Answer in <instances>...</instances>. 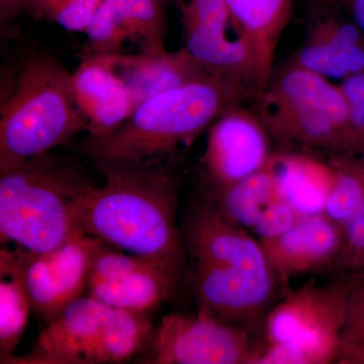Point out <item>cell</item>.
Here are the masks:
<instances>
[{
	"instance_id": "cell-1",
	"label": "cell",
	"mask_w": 364,
	"mask_h": 364,
	"mask_svg": "<svg viewBox=\"0 0 364 364\" xmlns=\"http://www.w3.org/2000/svg\"><path fill=\"white\" fill-rule=\"evenodd\" d=\"M92 162L105 182L79 198V231L152 261L183 289L191 286L188 253L177 222L181 163Z\"/></svg>"
},
{
	"instance_id": "cell-2",
	"label": "cell",
	"mask_w": 364,
	"mask_h": 364,
	"mask_svg": "<svg viewBox=\"0 0 364 364\" xmlns=\"http://www.w3.org/2000/svg\"><path fill=\"white\" fill-rule=\"evenodd\" d=\"M254 97L239 81L208 73L146 100L109 135L86 136L81 150L92 161L181 163L184 151L218 117Z\"/></svg>"
},
{
	"instance_id": "cell-3",
	"label": "cell",
	"mask_w": 364,
	"mask_h": 364,
	"mask_svg": "<svg viewBox=\"0 0 364 364\" xmlns=\"http://www.w3.org/2000/svg\"><path fill=\"white\" fill-rule=\"evenodd\" d=\"M0 105V172L48 154L86 132L73 73L50 55L25 60Z\"/></svg>"
},
{
	"instance_id": "cell-4",
	"label": "cell",
	"mask_w": 364,
	"mask_h": 364,
	"mask_svg": "<svg viewBox=\"0 0 364 364\" xmlns=\"http://www.w3.org/2000/svg\"><path fill=\"white\" fill-rule=\"evenodd\" d=\"M95 184L85 172L50 153L0 172V236L33 253L58 247L74 235L77 202Z\"/></svg>"
},
{
	"instance_id": "cell-5",
	"label": "cell",
	"mask_w": 364,
	"mask_h": 364,
	"mask_svg": "<svg viewBox=\"0 0 364 364\" xmlns=\"http://www.w3.org/2000/svg\"><path fill=\"white\" fill-rule=\"evenodd\" d=\"M279 149L344 153L350 138L348 107L331 79L287 61L274 67L253 100Z\"/></svg>"
},
{
	"instance_id": "cell-6",
	"label": "cell",
	"mask_w": 364,
	"mask_h": 364,
	"mask_svg": "<svg viewBox=\"0 0 364 364\" xmlns=\"http://www.w3.org/2000/svg\"><path fill=\"white\" fill-rule=\"evenodd\" d=\"M152 329L147 314L85 294L46 326L28 353L11 356L6 364L126 363L140 353Z\"/></svg>"
},
{
	"instance_id": "cell-7",
	"label": "cell",
	"mask_w": 364,
	"mask_h": 364,
	"mask_svg": "<svg viewBox=\"0 0 364 364\" xmlns=\"http://www.w3.org/2000/svg\"><path fill=\"white\" fill-rule=\"evenodd\" d=\"M261 335L205 317L172 313L153 328L134 359L141 364H257Z\"/></svg>"
},
{
	"instance_id": "cell-8",
	"label": "cell",
	"mask_w": 364,
	"mask_h": 364,
	"mask_svg": "<svg viewBox=\"0 0 364 364\" xmlns=\"http://www.w3.org/2000/svg\"><path fill=\"white\" fill-rule=\"evenodd\" d=\"M207 132L198 172L202 195H219L265 168L274 151L267 127L245 104L230 107Z\"/></svg>"
},
{
	"instance_id": "cell-9",
	"label": "cell",
	"mask_w": 364,
	"mask_h": 364,
	"mask_svg": "<svg viewBox=\"0 0 364 364\" xmlns=\"http://www.w3.org/2000/svg\"><path fill=\"white\" fill-rule=\"evenodd\" d=\"M181 232L188 260L231 268L282 291L261 242L208 196H200L189 208Z\"/></svg>"
},
{
	"instance_id": "cell-10",
	"label": "cell",
	"mask_w": 364,
	"mask_h": 364,
	"mask_svg": "<svg viewBox=\"0 0 364 364\" xmlns=\"http://www.w3.org/2000/svg\"><path fill=\"white\" fill-rule=\"evenodd\" d=\"M178 11L186 50L210 73L235 79L258 95L252 50L225 0H170Z\"/></svg>"
},
{
	"instance_id": "cell-11",
	"label": "cell",
	"mask_w": 364,
	"mask_h": 364,
	"mask_svg": "<svg viewBox=\"0 0 364 364\" xmlns=\"http://www.w3.org/2000/svg\"><path fill=\"white\" fill-rule=\"evenodd\" d=\"M350 284V274H347L327 286L309 282L296 291H287L265 318V344L299 342L338 353Z\"/></svg>"
},
{
	"instance_id": "cell-12",
	"label": "cell",
	"mask_w": 364,
	"mask_h": 364,
	"mask_svg": "<svg viewBox=\"0 0 364 364\" xmlns=\"http://www.w3.org/2000/svg\"><path fill=\"white\" fill-rule=\"evenodd\" d=\"M183 289L162 268L102 240L91 259L86 294L121 310L149 312Z\"/></svg>"
},
{
	"instance_id": "cell-13",
	"label": "cell",
	"mask_w": 364,
	"mask_h": 364,
	"mask_svg": "<svg viewBox=\"0 0 364 364\" xmlns=\"http://www.w3.org/2000/svg\"><path fill=\"white\" fill-rule=\"evenodd\" d=\"M100 242L97 237L78 233L48 252L26 250V287L33 312L46 324L85 296L91 259Z\"/></svg>"
},
{
	"instance_id": "cell-14",
	"label": "cell",
	"mask_w": 364,
	"mask_h": 364,
	"mask_svg": "<svg viewBox=\"0 0 364 364\" xmlns=\"http://www.w3.org/2000/svg\"><path fill=\"white\" fill-rule=\"evenodd\" d=\"M304 39L289 61L331 80L364 72V32L330 0H312Z\"/></svg>"
},
{
	"instance_id": "cell-15",
	"label": "cell",
	"mask_w": 364,
	"mask_h": 364,
	"mask_svg": "<svg viewBox=\"0 0 364 364\" xmlns=\"http://www.w3.org/2000/svg\"><path fill=\"white\" fill-rule=\"evenodd\" d=\"M284 293L299 275L336 272L344 246V226L325 213L301 215L272 240L261 242Z\"/></svg>"
},
{
	"instance_id": "cell-16",
	"label": "cell",
	"mask_w": 364,
	"mask_h": 364,
	"mask_svg": "<svg viewBox=\"0 0 364 364\" xmlns=\"http://www.w3.org/2000/svg\"><path fill=\"white\" fill-rule=\"evenodd\" d=\"M76 102L86 121L91 138L109 135L136 109L135 102L112 57L80 59L73 72Z\"/></svg>"
},
{
	"instance_id": "cell-17",
	"label": "cell",
	"mask_w": 364,
	"mask_h": 364,
	"mask_svg": "<svg viewBox=\"0 0 364 364\" xmlns=\"http://www.w3.org/2000/svg\"><path fill=\"white\" fill-rule=\"evenodd\" d=\"M112 58L117 73L130 90L136 107L160 93L210 73L184 47L176 52L127 53Z\"/></svg>"
},
{
	"instance_id": "cell-18",
	"label": "cell",
	"mask_w": 364,
	"mask_h": 364,
	"mask_svg": "<svg viewBox=\"0 0 364 364\" xmlns=\"http://www.w3.org/2000/svg\"><path fill=\"white\" fill-rule=\"evenodd\" d=\"M225 2L235 25L252 50L262 90L274 69L275 54L282 33L293 16V0Z\"/></svg>"
},
{
	"instance_id": "cell-19",
	"label": "cell",
	"mask_w": 364,
	"mask_h": 364,
	"mask_svg": "<svg viewBox=\"0 0 364 364\" xmlns=\"http://www.w3.org/2000/svg\"><path fill=\"white\" fill-rule=\"evenodd\" d=\"M268 167L284 202L299 215L325 213L332 183L328 162L294 150L273 151Z\"/></svg>"
},
{
	"instance_id": "cell-20",
	"label": "cell",
	"mask_w": 364,
	"mask_h": 364,
	"mask_svg": "<svg viewBox=\"0 0 364 364\" xmlns=\"http://www.w3.org/2000/svg\"><path fill=\"white\" fill-rule=\"evenodd\" d=\"M26 250L0 251V363L14 355L32 308L26 284Z\"/></svg>"
},
{
	"instance_id": "cell-21",
	"label": "cell",
	"mask_w": 364,
	"mask_h": 364,
	"mask_svg": "<svg viewBox=\"0 0 364 364\" xmlns=\"http://www.w3.org/2000/svg\"><path fill=\"white\" fill-rule=\"evenodd\" d=\"M205 196L250 232L268 208L284 200L268 165L219 195Z\"/></svg>"
},
{
	"instance_id": "cell-22",
	"label": "cell",
	"mask_w": 364,
	"mask_h": 364,
	"mask_svg": "<svg viewBox=\"0 0 364 364\" xmlns=\"http://www.w3.org/2000/svg\"><path fill=\"white\" fill-rule=\"evenodd\" d=\"M327 162L332 183L325 214L344 226L364 203V156L334 153Z\"/></svg>"
},
{
	"instance_id": "cell-23",
	"label": "cell",
	"mask_w": 364,
	"mask_h": 364,
	"mask_svg": "<svg viewBox=\"0 0 364 364\" xmlns=\"http://www.w3.org/2000/svg\"><path fill=\"white\" fill-rule=\"evenodd\" d=\"M85 33L80 59L121 56L129 53L127 46L134 45L119 0H102Z\"/></svg>"
},
{
	"instance_id": "cell-24",
	"label": "cell",
	"mask_w": 364,
	"mask_h": 364,
	"mask_svg": "<svg viewBox=\"0 0 364 364\" xmlns=\"http://www.w3.org/2000/svg\"><path fill=\"white\" fill-rule=\"evenodd\" d=\"M133 44L140 52L161 54L167 52L168 36L167 6L170 0H119Z\"/></svg>"
},
{
	"instance_id": "cell-25",
	"label": "cell",
	"mask_w": 364,
	"mask_h": 364,
	"mask_svg": "<svg viewBox=\"0 0 364 364\" xmlns=\"http://www.w3.org/2000/svg\"><path fill=\"white\" fill-rule=\"evenodd\" d=\"M337 364H364V272L351 273Z\"/></svg>"
},
{
	"instance_id": "cell-26",
	"label": "cell",
	"mask_w": 364,
	"mask_h": 364,
	"mask_svg": "<svg viewBox=\"0 0 364 364\" xmlns=\"http://www.w3.org/2000/svg\"><path fill=\"white\" fill-rule=\"evenodd\" d=\"M336 272L345 275L364 272V203L344 225V246Z\"/></svg>"
},
{
	"instance_id": "cell-27",
	"label": "cell",
	"mask_w": 364,
	"mask_h": 364,
	"mask_svg": "<svg viewBox=\"0 0 364 364\" xmlns=\"http://www.w3.org/2000/svg\"><path fill=\"white\" fill-rule=\"evenodd\" d=\"M299 217L289 203L279 200L268 208L251 233L260 242L272 240L293 226Z\"/></svg>"
},
{
	"instance_id": "cell-28",
	"label": "cell",
	"mask_w": 364,
	"mask_h": 364,
	"mask_svg": "<svg viewBox=\"0 0 364 364\" xmlns=\"http://www.w3.org/2000/svg\"><path fill=\"white\" fill-rule=\"evenodd\" d=\"M338 85L348 107L351 138L354 134L364 130V72L343 79Z\"/></svg>"
},
{
	"instance_id": "cell-29",
	"label": "cell",
	"mask_w": 364,
	"mask_h": 364,
	"mask_svg": "<svg viewBox=\"0 0 364 364\" xmlns=\"http://www.w3.org/2000/svg\"><path fill=\"white\" fill-rule=\"evenodd\" d=\"M102 0H69L55 18L54 23L72 32H85Z\"/></svg>"
},
{
	"instance_id": "cell-30",
	"label": "cell",
	"mask_w": 364,
	"mask_h": 364,
	"mask_svg": "<svg viewBox=\"0 0 364 364\" xmlns=\"http://www.w3.org/2000/svg\"><path fill=\"white\" fill-rule=\"evenodd\" d=\"M69 0H23L21 13H25L36 21L54 23L59 11L68 4Z\"/></svg>"
},
{
	"instance_id": "cell-31",
	"label": "cell",
	"mask_w": 364,
	"mask_h": 364,
	"mask_svg": "<svg viewBox=\"0 0 364 364\" xmlns=\"http://www.w3.org/2000/svg\"><path fill=\"white\" fill-rule=\"evenodd\" d=\"M364 32V0H330Z\"/></svg>"
},
{
	"instance_id": "cell-32",
	"label": "cell",
	"mask_w": 364,
	"mask_h": 364,
	"mask_svg": "<svg viewBox=\"0 0 364 364\" xmlns=\"http://www.w3.org/2000/svg\"><path fill=\"white\" fill-rule=\"evenodd\" d=\"M23 4V0H0V26L2 30L18 18Z\"/></svg>"
},
{
	"instance_id": "cell-33",
	"label": "cell",
	"mask_w": 364,
	"mask_h": 364,
	"mask_svg": "<svg viewBox=\"0 0 364 364\" xmlns=\"http://www.w3.org/2000/svg\"><path fill=\"white\" fill-rule=\"evenodd\" d=\"M345 154H358L364 156V130L351 136Z\"/></svg>"
}]
</instances>
